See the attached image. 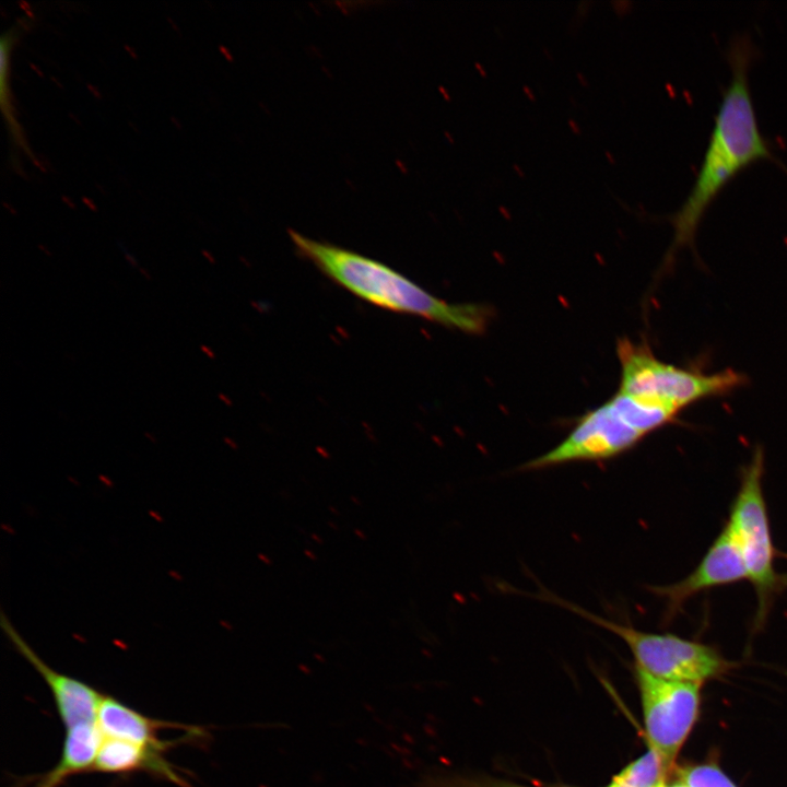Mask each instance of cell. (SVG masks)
<instances>
[{
	"instance_id": "9a60e30c",
	"label": "cell",
	"mask_w": 787,
	"mask_h": 787,
	"mask_svg": "<svg viewBox=\"0 0 787 787\" xmlns=\"http://www.w3.org/2000/svg\"><path fill=\"white\" fill-rule=\"evenodd\" d=\"M678 776L688 787H736L718 767L707 764L680 768Z\"/></svg>"
},
{
	"instance_id": "52a82bcc",
	"label": "cell",
	"mask_w": 787,
	"mask_h": 787,
	"mask_svg": "<svg viewBox=\"0 0 787 787\" xmlns=\"http://www.w3.org/2000/svg\"><path fill=\"white\" fill-rule=\"evenodd\" d=\"M645 436L621 413L610 398L580 415L567 436L549 451L521 465L537 471L576 461L614 458L635 447Z\"/></svg>"
},
{
	"instance_id": "7402d4cb",
	"label": "cell",
	"mask_w": 787,
	"mask_h": 787,
	"mask_svg": "<svg viewBox=\"0 0 787 787\" xmlns=\"http://www.w3.org/2000/svg\"><path fill=\"white\" fill-rule=\"evenodd\" d=\"M662 787H688V786L684 785L683 783L679 782V783L671 784V785H666V784H665Z\"/></svg>"
},
{
	"instance_id": "ba28073f",
	"label": "cell",
	"mask_w": 787,
	"mask_h": 787,
	"mask_svg": "<svg viewBox=\"0 0 787 787\" xmlns=\"http://www.w3.org/2000/svg\"><path fill=\"white\" fill-rule=\"evenodd\" d=\"M748 579L735 536L726 522L698 565L683 579L650 590L665 600L663 621H672L685 602L700 592Z\"/></svg>"
},
{
	"instance_id": "d6986e66",
	"label": "cell",
	"mask_w": 787,
	"mask_h": 787,
	"mask_svg": "<svg viewBox=\"0 0 787 787\" xmlns=\"http://www.w3.org/2000/svg\"><path fill=\"white\" fill-rule=\"evenodd\" d=\"M124 47H125V49L128 51V54H129L133 59L137 58L136 50H134L132 47H130V46L127 45V44H126Z\"/></svg>"
},
{
	"instance_id": "5b68a950",
	"label": "cell",
	"mask_w": 787,
	"mask_h": 787,
	"mask_svg": "<svg viewBox=\"0 0 787 787\" xmlns=\"http://www.w3.org/2000/svg\"><path fill=\"white\" fill-rule=\"evenodd\" d=\"M619 636L631 649L636 668L669 681L702 683L728 669L713 647L669 633H648L595 614L551 594L541 596Z\"/></svg>"
},
{
	"instance_id": "9c48e42d",
	"label": "cell",
	"mask_w": 787,
	"mask_h": 787,
	"mask_svg": "<svg viewBox=\"0 0 787 787\" xmlns=\"http://www.w3.org/2000/svg\"><path fill=\"white\" fill-rule=\"evenodd\" d=\"M0 626L14 649L38 672L49 688L66 728L83 721H96L97 709L104 694L90 684L48 666L17 632L4 612L0 615Z\"/></svg>"
},
{
	"instance_id": "30bf717a",
	"label": "cell",
	"mask_w": 787,
	"mask_h": 787,
	"mask_svg": "<svg viewBox=\"0 0 787 787\" xmlns=\"http://www.w3.org/2000/svg\"><path fill=\"white\" fill-rule=\"evenodd\" d=\"M103 738H114L165 751L173 742L160 740L157 732L165 728H180L175 724L148 717L115 697L104 695L96 715Z\"/></svg>"
},
{
	"instance_id": "cb8c5ba5",
	"label": "cell",
	"mask_w": 787,
	"mask_h": 787,
	"mask_svg": "<svg viewBox=\"0 0 787 787\" xmlns=\"http://www.w3.org/2000/svg\"><path fill=\"white\" fill-rule=\"evenodd\" d=\"M168 21H169V23L173 25V28L178 32V28L176 27V24H174V22L172 21L171 17H168Z\"/></svg>"
},
{
	"instance_id": "ffe728a7",
	"label": "cell",
	"mask_w": 787,
	"mask_h": 787,
	"mask_svg": "<svg viewBox=\"0 0 787 787\" xmlns=\"http://www.w3.org/2000/svg\"><path fill=\"white\" fill-rule=\"evenodd\" d=\"M61 199H62V201H63L66 204H68V207H70L71 209H74V208H75V205H74V203L72 202L71 199L67 198L66 196H62Z\"/></svg>"
},
{
	"instance_id": "8fae6325",
	"label": "cell",
	"mask_w": 787,
	"mask_h": 787,
	"mask_svg": "<svg viewBox=\"0 0 787 787\" xmlns=\"http://www.w3.org/2000/svg\"><path fill=\"white\" fill-rule=\"evenodd\" d=\"M162 753L164 751L126 740L103 738L92 772L118 774L145 770L181 784V778Z\"/></svg>"
},
{
	"instance_id": "603a6c76",
	"label": "cell",
	"mask_w": 787,
	"mask_h": 787,
	"mask_svg": "<svg viewBox=\"0 0 787 787\" xmlns=\"http://www.w3.org/2000/svg\"><path fill=\"white\" fill-rule=\"evenodd\" d=\"M30 66L39 77H44V73L34 63H30Z\"/></svg>"
},
{
	"instance_id": "7a4b0ae2",
	"label": "cell",
	"mask_w": 787,
	"mask_h": 787,
	"mask_svg": "<svg viewBox=\"0 0 787 787\" xmlns=\"http://www.w3.org/2000/svg\"><path fill=\"white\" fill-rule=\"evenodd\" d=\"M751 46L737 42L729 51L731 80L723 96L694 185L672 219L671 251L692 245L707 208L724 187L751 164L772 157L760 132L749 89Z\"/></svg>"
},
{
	"instance_id": "ac0fdd59",
	"label": "cell",
	"mask_w": 787,
	"mask_h": 787,
	"mask_svg": "<svg viewBox=\"0 0 787 787\" xmlns=\"http://www.w3.org/2000/svg\"><path fill=\"white\" fill-rule=\"evenodd\" d=\"M87 89L93 93L95 97L101 98L102 95L95 86H93L92 84H87Z\"/></svg>"
},
{
	"instance_id": "6da1fadb",
	"label": "cell",
	"mask_w": 787,
	"mask_h": 787,
	"mask_svg": "<svg viewBox=\"0 0 787 787\" xmlns=\"http://www.w3.org/2000/svg\"><path fill=\"white\" fill-rule=\"evenodd\" d=\"M298 256L329 280L376 307L409 315L469 334L486 331L492 307L446 302L386 263L327 242L289 230Z\"/></svg>"
},
{
	"instance_id": "2e32d148",
	"label": "cell",
	"mask_w": 787,
	"mask_h": 787,
	"mask_svg": "<svg viewBox=\"0 0 787 787\" xmlns=\"http://www.w3.org/2000/svg\"><path fill=\"white\" fill-rule=\"evenodd\" d=\"M119 248L124 251L127 262L133 268H139L137 258L125 248L124 244H119Z\"/></svg>"
},
{
	"instance_id": "5bb4252c",
	"label": "cell",
	"mask_w": 787,
	"mask_h": 787,
	"mask_svg": "<svg viewBox=\"0 0 787 787\" xmlns=\"http://www.w3.org/2000/svg\"><path fill=\"white\" fill-rule=\"evenodd\" d=\"M416 787H528L509 782L461 775H423Z\"/></svg>"
},
{
	"instance_id": "44dd1931",
	"label": "cell",
	"mask_w": 787,
	"mask_h": 787,
	"mask_svg": "<svg viewBox=\"0 0 787 787\" xmlns=\"http://www.w3.org/2000/svg\"><path fill=\"white\" fill-rule=\"evenodd\" d=\"M139 271L145 279L151 280V274L145 269L139 268Z\"/></svg>"
},
{
	"instance_id": "277c9868",
	"label": "cell",
	"mask_w": 787,
	"mask_h": 787,
	"mask_svg": "<svg viewBox=\"0 0 787 787\" xmlns=\"http://www.w3.org/2000/svg\"><path fill=\"white\" fill-rule=\"evenodd\" d=\"M763 474L764 455L756 448L741 472L740 486L727 521L756 595L755 630L767 621L775 598L787 587V575L775 569L776 549L763 492Z\"/></svg>"
},
{
	"instance_id": "8992f818",
	"label": "cell",
	"mask_w": 787,
	"mask_h": 787,
	"mask_svg": "<svg viewBox=\"0 0 787 787\" xmlns=\"http://www.w3.org/2000/svg\"><path fill=\"white\" fill-rule=\"evenodd\" d=\"M648 748L669 771L698 714L701 683L659 679L636 668Z\"/></svg>"
},
{
	"instance_id": "4fadbf2b",
	"label": "cell",
	"mask_w": 787,
	"mask_h": 787,
	"mask_svg": "<svg viewBox=\"0 0 787 787\" xmlns=\"http://www.w3.org/2000/svg\"><path fill=\"white\" fill-rule=\"evenodd\" d=\"M669 770L657 751H648L614 775L608 787H662Z\"/></svg>"
},
{
	"instance_id": "3957f363",
	"label": "cell",
	"mask_w": 787,
	"mask_h": 787,
	"mask_svg": "<svg viewBox=\"0 0 787 787\" xmlns=\"http://www.w3.org/2000/svg\"><path fill=\"white\" fill-rule=\"evenodd\" d=\"M615 350L621 372L618 391L677 414L698 400L728 393L747 380L731 368L707 374L666 363L648 343L625 337L618 339Z\"/></svg>"
},
{
	"instance_id": "7c38bea8",
	"label": "cell",
	"mask_w": 787,
	"mask_h": 787,
	"mask_svg": "<svg viewBox=\"0 0 787 787\" xmlns=\"http://www.w3.org/2000/svg\"><path fill=\"white\" fill-rule=\"evenodd\" d=\"M102 740L96 721H83L66 728L58 763L33 787H60L68 777L92 771Z\"/></svg>"
},
{
	"instance_id": "e0dca14e",
	"label": "cell",
	"mask_w": 787,
	"mask_h": 787,
	"mask_svg": "<svg viewBox=\"0 0 787 787\" xmlns=\"http://www.w3.org/2000/svg\"><path fill=\"white\" fill-rule=\"evenodd\" d=\"M82 201H83V203H84L86 207H89L92 211H97L96 204H95L94 201L91 200L90 198L84 197V198H82Z\"/></svg>"
},
{
	"instance_id": "d4e9b609",
	"label": "cell",
	"mask_w": 787,
	"mask_h": 787,
	"mask_svg": "<svg viewBox=\"0 0 787 787\" xmlns=\"http://www.w3.org/2000/svg\"><path fill=\"white\" fill-rule=\"evenodd\" d=\"M38 247H39L43 251H45L46 255H50V252H49L45 247H43L42 245H39Z\"/></svg>"
}]
</instances>
